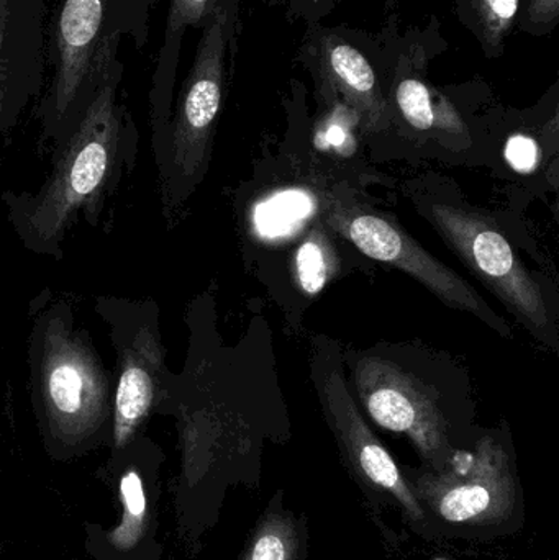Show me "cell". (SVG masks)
Listing matches in <instances>:
<instances>
[{"label":"cell","mask_w":559,"mask_h":560,"mask_svg":"<svg viewBox=\"0 0 559 560\" xmlns=\"http://www.w3.org/2000/svg\"><path fill=\"white\" fill-rule=\"evenodd\" d=\"M124 65L114 59L84 117L59 147L36 192L5 190L7 220L26 252L62 261L65 240L79 219L95 229L105 203L133 171L140 131L118 98Z\"/></svg>","instance_id":"1"},{"label":"cell","mask_w":559,"mask_h":560,"mask_svg":"<svg viewBox=\"0 0 559 560\" xmlns=\"http://www.w3.org/2000/svg\"><path fill=\"white\" fill-rule=\"evenodd\" d=\"M28 388L46 451L71 459L110 441L114 372L105 369L91 332L75 325L68 300L51 290L30 303Z\"/></svg>","instance_id":"2"},{"label":"cell","mask_w":559,"mask_h":560,"mask_svg":"<svg viewBox=\"0 0 559 560\" xmlns=\"http://www.w3.org/2000/svg\"><path fill=\"white\" fill-rule=\"evenodd\" d=\"M400 469L422 506L432 542H489L524 529L525 493L509 431L479 434L440 472Z\"/></svg>","instance_id":"3"},{"label":"cell","mask_w":559,"mask_h":560,"mask_svg":"<svg viewBox=\"0 0 559 560\" xmlns=\"http://www.w3.org/2000/svg\"><path fill=\"white\" fill-rule=\"evenodd\" d=\"M158 0H61L51 25L53 75L36 107L43 143L59 147L78 127L124 38L141 51Z\"/></svg>","instance_id":"4"},{"label":"cell","mask_w":559,"mask_h":560,"mask_svg":"<svg viewBox=\"0 0 559 560\" xmlns=\"http://www.w3.org/2000/svg\"><path fill=\"white\" fill-rule=\"evenodd\" d=\"M238 16V0H220L200 28L196 56L174 102L166 138L154 153L161 206L170 226L209 170L213 137L229 85Z\"/></svg>","instance_id":"5"},{"label":"cell","mask_w":559,"mask_h":560,"mask_svg":"<svg viewBox=\"0 0 559 560\" xmlns=\"http://www.w3.org/2000/svg\"><path fill=\"white\" fill-rule=\"evenodd\" d=\"M115 351L112 454L124 451L154 413H166L174 375L167 369L161 308L153 299L94 296Z\"/></svg>","instance_id":"6"},{"label":"cell","mask_w":559,"mask_h":560,"mask_svg":"<svg viewBox=\"0 0 559 560\" xmlns=\"http://www.w3.org/2000/svg\"><path fill=\"white\" fill-rule=\"evenodd\" d=\"M380 33L387 51V102L393 128H406L445 147H469L468 124L458 104L430 79V66L449 48L439 19L433 15L426 25L404 30L391 19Z\"/></svg>","instance_id":"7"},{"label":"cell","mask_w":559,"mask_h":560,"mask_svg":"<svg viewBox=\"0 0 559 560\" xmlns=\"http://www.w3.org/2000/svg\"><path fill=\"white\" fill-rule=\"evenodd\" d=\"M314 382L325 421L337 441L341 459L368 505L374 512L396 510L412 533L430 541L422 506L404 479L399 464L381 443L351 397L340 362L317 355Z\"/></svg>","instance_id":"8"},{"label":"cell","mask_w":559,"mask_h":560,"mask_svg":"<svg viewBox=\"0 0 559 560\" xmlns=\"http://www.w3.org/2000/svg\"><path fill=\"white\" fill-rule=\"evenodd\" d=\"M423 213L469 271L499 296L541 345L557 351V326L544 292L504 233L488 217L466 207L426 202Z\"/></svg>","instance_id":"9"},{"label":"cell","mask_w":559,"mask_h":560,"mask_svg":"<svg viewBox=\"0 0 559 560\" xmlns=\"http://www.w3.org/2000/svg\"><path fill=\"white\" fill-rule=\"evenodd\" d=\"M322 215L328 229L343 236L358 252L374 261L400 269L419 280L452 308L473 313L492 329L511 338V326L455 271L433 258L393 220L371 207L335 192L324 196Z\"/></svg>","instance_id":"10"},{"label":"cell","mask_w":559,"mask_h":560,"mask_svg":"<svg viewBox=\"0 0 559 560\" xmlns=\"http://www.w3.org/2000/svg\"><path fill=\"white\" fill-rule=\"evenodd\" d=\"M354 390L364 411L383 430L407 438L423 469H446L468 450L429 385L387 359L363 354L351 361Z\"/></svg>","instance_id":"11"},{"label":"cell","mask_w":559,"mask_h":560,"mask_svg":"<svg viewBox=\"0 0 559 560\" xmlns=\"http://www.w3.org/2000/svg\"><path fill=\"white\" fill-rule=\"evenodd\" d=\"M295 61L311 72L315 85L330 89L357 110L364 133L393 130L387 102V51L381 33L308 23Z\"/></svg>","instance_id":"12"},{"label":"cell","mask_w":559,"mask_h":560,"mask_svg":"<svg viewBox=\"0 0 559 560\" xmlns=\"http://www.w3.org/2000/svg\"><path fill=\"white\" fill-rule=\"evenodd\" d=\"M46 0H0V138L45 91Z\"/></svg>","instance_id":"13"},{"label":"cell","mask_w":559,"mask_h":560,"mask_svg":"<svg viewBox=\"0 0 559 560\" xmlns=\"http://www.w3.org/2000/svg\"><path fill=\"white\" fill-rule=\"evenodd\" d=\"M219 3L220 0H171L163 45L148 94L153 153L163 147L170 128L184 35L189 28H202Z\"/></svg>","instance_id":"14"},{"label":"cell","mask_w":559,"mask_h":560,"mask_svg":"<svg viewBox=\"0 0 559 560\" xmlns=\"http://www.w3.org/2000/svg\"><path fill=\"white\" fill-rule=\"evenodd\" d=\"M308 522L304 513L286 506L278 490L259 515L238 560H307Z\"/></svg>","instance_id":"15"},{"label":"cell","mask_w":559,"mask_h":560,"mask_svg":"<svg viewBox=\"0 0 559 560\" xmlns=\"http://www.w3.org/2000/svg\"><path fill=\"white\" fill-rule=\"evenodd\" d=\"M148 438L138 434L124 451L114 454L121 460V474L118 477V500L121 515L118 525L107 535L108 548L117 552H130L140 546L150 525V506L144 492L141 459Z\"/></svg>","instance_id":"16"},{"label":"cell","mask_w":559,"mask_h":560,"mask_svg":"<svg viewBox=\"0 0 559 560\" xmlns=\"http://www.w3.org/2000/svg\"><path fill=\"white\" fill-rule=\"evenodd\" d=\"M462 25L478 39L488 59L501 58L517 26L521 0H453Z\"/></svg>","instance_id":"17"},{"label":"cell","mask_w":559,"mask_h":560,"mask_svg":"<svg viewBox=\"0 0 559 560\" xmlns=\"http://www.w3.org/2000/svg\"><path fill=\"white\" fill-rule=\"evenodd\" d=\"M340 261L334 243L321 226L307 233L292 258V276L304 295L315 296L337 276Z\"/></svg>","instance_id":"18"},{"label":"cell","mask_w":559,"mask_h":560,"mask_svg":"<svg viewBox=\"0 0 559 560\" xmlns=\"http://www.w3.org/2000/svg\"><path fill=\"white\" fill-rule=\"evenodd\" d=\"M315 92L321 105H324V112L315 125V147L325 153L350 156L357 148L354 130L361 128L360 115L330 89L315 85Z\"/></svg>","instance_id":"19"},{"label":"cell","mask_w":559,"mask_h":560,"mask_svg":"<svg viewBox=\"0 0 559 560\" xmlns=\"http://www.w3.org/2000/svg\"><path fill=\"white\" fill-rule=\"evenodd\" d=\"M558 22L559 0H521L515 28L535 38H544L554 33Z\"/></svg>","instance_id":"20"},{"label":"cell","mask_w":559,"mask_h":560,"mask_svg":"<svg viewBox=\"0 0 559 560\" xmlns=\"http://www.w3.org/2000/svg\"><path fill=\"white\" fill-rule=\"evenodd\" d=\"M343 0H266L271 7L284 10L291 22L318 23L335 12Z\"/></svg>","instance_id":"21"},{"label":"cell","mask_w":559,"mask_h":560,"mask_svg":"<svg viewBox=\"0 0 559 560\" xmlns=\"http://www.w3.org/2000/svg\"><path fill=\"white\" fill-rule=\"evenodd\" d=\"M505 158L517 173H532L540 161L538 141L527 133H514L505 144Z\"/></svg>","instance_id":"22"}]
</instances>
